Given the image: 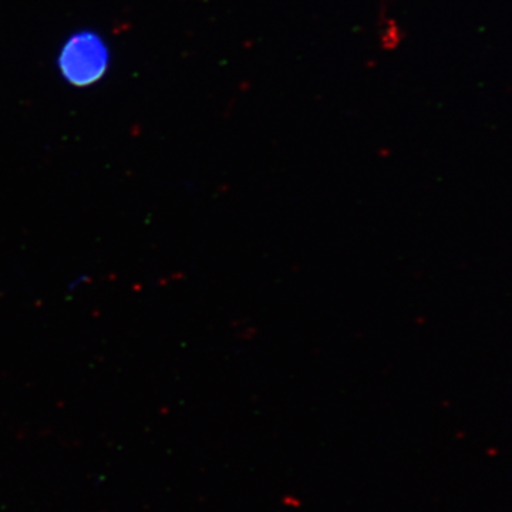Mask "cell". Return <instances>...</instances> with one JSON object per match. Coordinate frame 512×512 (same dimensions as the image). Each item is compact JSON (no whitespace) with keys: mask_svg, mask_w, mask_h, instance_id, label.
<instances>
[{"mask_svg":"<svg viewBox=\"0 0 512 512\" xmlns=\"http://www.w3.org/2000/svg\"><path fill=\"white\" fill-rule=\"evenodd\" d=\"M59 69L74 87H89L109 70L110 53L97 33L80 32L67 40L59 55Z\"/></svg>","mask_w":512,"mask_h":512,"instance_id":"6da1fadb","label":"cell"}]
</instances>
